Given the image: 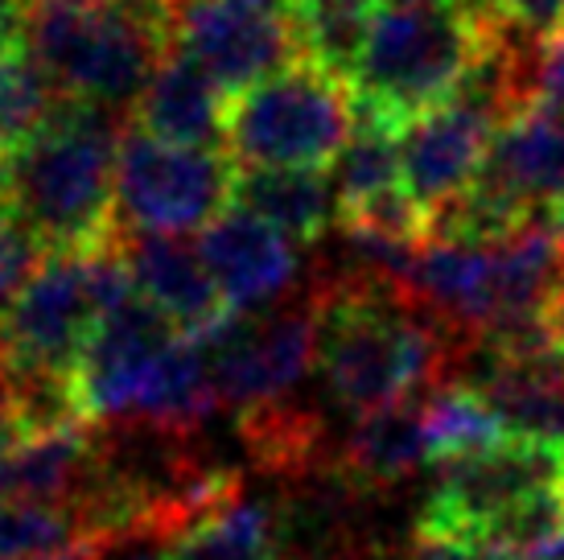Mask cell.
Wrapping results in <instances>:
<instances>
[{"mask_svg":"<svg viewBox=\"0 0 564 560\" xmlns=\"http://www.w3.org/2000/svg\"><path fill=\"white\" fill-rule=\"evenodd\" d=\"M227 104L231 95L189 54L170 46L153 78L144 83L141 99L132 108V125L170 144L227 149Z\"/></svg>","mask_w":564,"mask_h":560,"instance_id":"2e32d148","label":"cell"},{"mask_svg":"<svg viewBox=\"0 0 564 560\" xmlns=\"http://www.w3.org/2000/svg\"><path fill=\"white\" fill-rule=\"evenodd\" d=\"M161 560H281V524L264 503L231 495L170 536Z\"/></svg>","mask_w":564,"mask_h":560,"instance_id":"d6986e66","label":"cell"},{"mask_svg":"<svg viewBox=\"0 0 564 560\" xmlns=\"http://www.w3.org/2000/svg\"><path fill=\"white\" fill-rule=\"evenodd\" d=\"M421 420H424V445L429 462H454V457H474L511 441V424L502 412L474 384H437L421 396Z\"/></svg>","mask_w":564,"mask_h":560,"instance_id":"ffe728a7","label":"cell"},{"mask_svg":"<svg viewBox=\"0 0 564 560\" xmlns=\"http://www.w3.org/2000/svg\"><path fill=\"white\" fill-rule=\"evenodd\" d=\"M474 186L528 218L564 211V108H519L502 120Z\"/></svg>","mask_w":564,"mask_h":560,"instance_id":"7c38bea8","label":"cell"},{"mask_svg":"<svg viewBox=\"0 0 564 560\" xmlns=\"http://www.w3.org/2000/svg\"><path fill=\"white\" fill-rule=\"evenodd\" d=\"M490 21L495 13H474L462 0L383 9L350 78L355 120L400 137L449 104L482 54Z\"/></svg>","mask_w":564,"mask_h":560,"instance_id":"277c9868","label":"cell"},{"mask_svg":"<svg viewBox=\"0 0 564 560\" xmlns=\"http://www.w3.org/2000/svg\"><path fill=\"white\" fill-rule=\"evenodd\" d=\"M25 46L66 99L132 111L170 54L165 0H30Z\"/></svg>","mask_w":564,"mask_h":560,"instance_id":"5b68a950","label":"cell"},{"mask_svg":"<svg viewBox=\"0 0 564 560\" xmlns=\"http://www.w3.org/2000/svg\"><path fill=\"white\" fill-rule=\"evenodd\" d=\"M177 338L182 330L165 313L153 310L137 289L120 305H111L99 317L91 343L75 367L70 388H75L79 417L87 424H108V420L141 424Z\"/></svg>","mask_w":564,"mask_h":560,"instance_id":"8fae6325","label":"cell"},{"mask_svg":"<svg viewBox=\"0 0 564 560\" xmlns=\"http://www.w3.org/2000/svg\"><path fill=\"white\" fill-rule=\"evenodd\" d=\"M198 251L236 313L268 310L293 289L301 272L297 244L236 203L206 223Z\"/></svg>","mask_w":564,"mask_h":560,"instance_id":"5bb4252c","label":"cell"},{"mask_svg":"<svg viewBox=\"0 0 564 560\" xmlns=\"http://www.w3.org/2000/svg\"><path fill=\"white\" fill-rule=\"evenodd\" d=\"M120 251H124L132 289L158 313H165L182 334L198 338L236 317V310L227 305L223 289L210 277L203 251L186 244L182 235L120 231Z\"/></svg>","mask_w":564,"mask_h":560,"instance_id":"9a60e30c","label":"cell"},{"mask_svg":"<svg viewBox=\"0 0 564 560\" xmlns=\"http://www.w3.org/2000/svg\"><path fill=\"white\" fill-rule=\"evenodd\" d=\"M124 128V111L66 99L46 132L9 157V215L42 251H87L120 231L116 153Z\"/></svg>","mask_w":564,"mask_h":560,"instance_id":"3957f363","label":"cell"},{"mask_svg":"<svg viewBox=\"0 0 564 560\" xmlns=\"http://www.w3.org/2000/svg\"><path fill=\"white\" fill-rule=\"evenodd\" d=\"M132 293L120 231L87 251H46L9 310L0 313V371L9 417L25 429L83 420L75 408V367L99 317Z\"/></svg>","mask_w":564,"mask_h":560,"instance_id":"6da1fadb","label":"cell"},{"mask_svg":"<svg viewBox=\"0 0 564 560\" xmlns=\"http://www.w3.org/2000/svg\"><path fill=\"white\" fill-rule=\"evenodd\" d=\"M516 91L519 108H564V30H516Z\"/></svg>","mask_w":564,"mask_h":560,"instance_id":"d4e9b609","label":"cell"},{"mask_svg":"<svg viewBox=\"0 0 564 560\" xmlns=\"http://www.w3.org/2000/svg\"><path fill=\"white\" fill-rule=\"evenodd\" d=\"M499 17L511 21L516 30L552 33L564 25V0H502Z\"/></svg>","mask_w":564,"mask_h":560,"instance_id":"4316f807","label":"cell"},{"mask_svg":"<svg viewBox=\"0 0 564 560\" xmlns=\"http://www.w3.org/2000/svg\"><path fill=\"white\" fill-rule=\"evenodd\" d=\"M376 4L379 0H289L301 58L350 83L376 30Z\"/></svg>","mask_w":564,"mask_h":560,"instance_id":"44dd1931","label":"cell"},{"mask_svg":"<svg viewBox=\"0 0 564 560\" xmlns=\"http://www.w3.org/2000/svg\"><path fill=\"white\" fill-rule=\"evenodd\" d=\"M42 256H46L42 244L13 215H0V313L9 310V301L17 297V289L25 284V277L37 268Z\"/></svg>","mask_w":564,"mask_h":560,"instance_id":"484cf974","label":"cell"},{"mask_svg":"<svg viewBox=\"0 0 564 560\" xmlns=\"http://www.w3.org/2000/svg\"><path fill=\"white\" fill-rule=\"evenodd\" d=\"M236 206L272 223L293 244H317L338 223V194L329 170H268V165H239Z\"/></svg>","mask_w":564,"mask_h":560,"instance_id":"ac0fdd59","label":"cell"},{"mask_svg":"<svg viewBox=\"0 0 564 560\" xmlns=\"http://www.w3.org/2000/svg\"><path fill=\"white\" fill-rule=\"evenodd\" d=\"M79 545H104V540L87 536L79 515L63 503H25V498L0 503V560H42Z\"/></svg>","mask_w":564,"mask_h":560,"instance_id":"cb8c5ba5","label":"cell"},{"mask_svg":"<svg viewBox=\"0 0 564 560\" xmlns=\"http://www.w3.org/2000/svg\"><path fill=\"white\" fill-rule=\"evenodd\" d=\"M408 560H502L499 548L466 545V540H449V536H412V552Z\"/></svg>","mask_w":564,"mask_h":560,"instance_id":"83f0119b","label":"cell"},{"mask_svg":"<svg viewBox=\"0 0 564 560\" xmlns=\"http://www.w3.org/2000/svg\"><path fill=\"white\" fill-rule=\"evenodd\" d=\"M462 4H470L474 13H499L502 0H462Z\"/></svg>","mask_w":564,"mask_h":560,"instance_id":"f546056e","label":"cell"},{"mask_svg":"<svg viewBox=\"0 0 564 560\" xmlns=\"http://www.w3.org/2000/svg\"><path fill=\"white\" fill-rule=\"evenodd\" d=\"M392 9H408V4H437V0H388Z\"/></svg>","mask_w":564,"mask_h":560,"instance_id":"1f68e13d","label":"cell"},{"mask_svg":"<svg viewBox=\"0 0 564 560\" xmlns=\"http://www.w3.org/2000/svg\"><path fill=\"white\" fill-rule=\"evenodd\" d=\"M329 177H334V194H338V215L350 211V206L371 203L388 190L404 186L400 137L355 120V132L346 140V149L329 165Z\"/></svg>","mask_w":564,"mask_h":560,"instance_id":"603a6c76","label":"cell"},{"mask_svg":"<svg viewBox=\"0 0 564 560\" xmlns=\"http://www.w3.org/2000/svg\"><path fill=\"white\" fill-rule=\"evenodd\" d=\"M561 30H564V25H561Z\"/></svg>","mask_w":564,"mask_h":560,"instance_id":"d6a6232c","label":"cell"},{"mask_svg":"<svg viewBox=\"0 0 564 560\" xmlns=\"http://www.w3.org/2000/svg\"><path fill=\"white\" fill-rule=\"evenodd\" d=\"M206 338L210 375L219 388V405L236 417L293 400L305 384L317 355V305L314 293L301 305H281L268 313H236Z\"/></svg>","mask_w":564,"mask_h":560,"instance_id":"ba28073f","label":"cell"},{"mask_svg":"<svg viewBox=\"0 0 564 560\" xmlns=\"http://www.w3.org/2000/svg\"><path fill=\"white\" fill-rule=\"evenodd\" d=\"M63 104L66 95L54 87L30 46L9 50L0 58V157L21 153L30 140L42 137Z\"/></svg>","mask_w":564,"mask_h":560,"instance_id":"7402d4cb","label":"cell"},{"mask_svg":"<svg viewBox=\"0 0 564 560\" xmlns=\"http://www.w3.org/2000/svg\"><path fill=\"white\" fill-rule=\"evenodd\" d=\"M549 486H564L561 445L535 441V437H511L474 457L441 462L433 491L416 519V531L482 545V536L499 515Z\"/></svg>","mask_w":564,"mask_h":560,"instance_id":"9c48e42d","label":"cell"},{"mask_svg":"<svg viewBox=\"0 0 564 560\" xmlns=\"http://www.w3.org/2000/svg\"><path fill=\"white\" fill-rule=\"evenodd\" d=\"M9 412V384H4V371H0V417Z\"/></svg>","mask_w":564,"mask_h":560,"instance_id":"4dcf8cb0","label":"cell"},{"mask_svg":"<svg viewBox=\"0 0 564 560\" xmlns=\"http://www.w3.org/2000/svg\"><path fill=\"white\" fill-rule=\"evenodd\" d=\"M499 120L470 99H449L437 111L421 116L416 125L400 132V161H404V186L416 203L437 215L445 203L474 186L490 153V140Z\"/></svg>","mask_w":564,"mask_h":560,"instance_id":"4fadbf2b","label":"cell"},{"mask_svg":"<svg viewBox=\"0 0 564 560\" xmlns=\"http://www.w3.org/2000/svg\"><path fill=\"white\" fill-rule=\"evenodd\" d=\"M236 170L227 149L170 144L128 125L116 153V223L165 235L206 227L236 198Z\"/></svg>","mask_w":564,"mask_h":560,"instance_id":"52a82bcc","label":"cell"},{"mask_svg":"<svg viewBox=\"0 0 564 560\" xmlns=\"http://www.w3.org/2000/svg\"><path fill=\"white\" fill-rule=\"evenodd\" d=\"M421 466H429L421 400L359 417L355 429L346 433L338 457H334V474H338V483L350 495L392 491L404 478H412Z\"/></svg>","mask_w":564,"mask_h":560,"instance_id":"e0dca14e","label":"cell"},{"mask_svg":"<svg viewBox=\"0 0 564 560\" xmlns=\"http://www.w3.org/2000/svg\"><path fill=\"white\" fill-rule=\"evenodd\" d=\"M170 46L189 54L227 95L297 63L289 0H165Z\"/></svg>","mask_w":564,"mask_h":560,"instance_id":"30bf717a","label":"cell"},{"mask_svg":"<svg viewBox=\"0 0 564 560\" xmlns=\"http://www.w3.org/2000/svg\"><path fill=\"white\" fill-rule=\"evenodd\" d=\"M350 132V83L305 58L231 95L227 104V153L236 157V165L329 170Z\"/></svg>","mask_w":564,"mask_h":560,"instance_id":"8992f818","label":"cell"},{"mask_svg":"<svg viewBox=\"0 0 564 560\" xmlns=\"http://www.w3.org/2000/svg\"><path fill=\"white\" fill-rule=\"evenodd\" d=\"M25 9L30 0H0V58L9 50L25 46Z\"/></svg>","mask_w":564,"mask_h":560,"instance_id":"f1b7e54d","label":"cell"},{"mask_svg":"<svg viewBox=\"0 0 564 560\" xmlns=\"http://www.w3.org/2000/svg\"><path fill=\"white\" fill-rule=\"evenodd\" d=\"M317 371L334 408L367 417L445 384L466 343L404 289L371 277H329L314 289Z\"/></svg>","mask_w":564,"mask_h":560,"instance_id":"7a4b0ae2","label":"cell"}]
</instances>
